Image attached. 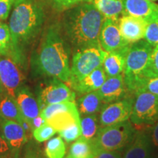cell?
<instances>
[{
	"label": "cell",
	"mask_w": 158,
	"mask_h": 158,
	"mask_svg": "<svg viewBox=\"0 0 158 158\" xmlns=\"http://www.w3.org/2000/svg\"><path fill=\"white\" fill-rule=\"evenodd\" d=\"M133 102V98H122L105 106L100 115L101 126L106 127L127 121L131 116Z\"/></svg>",
	"instance_id": "8"
},
{
	"label": "cell",
	"mask_w": 158,
	"mask_h": 158,
	"mask_svg": "<svg viewBox=\"0 0 158 158\" xmlns=\"http://www.w3.org/2000/svg\"><path fill=\"white\" fill-rule=\"evenodd\" d=\"M9 144L6 141L1 129L0 130V155H5V153H7L9 151Z\"/></svg>",
	"instance_id": "36"
},
{
	"label": "cell",
	"mask_w": 158,
	"mask_h": 158,
	"mask_svg": "<svg viewBox=\"0 0 158 158\" xmlns=\"http://www.w3.org/2000/svg\"><path fill=\"white\" fill-rule=\"evenodd\" d=\"M52 8L59 12H64L87 0H46Z\"/></svg>",
	"instance_id": "31"
},
{
	"label": "cell",
	"mask_w": 158,
	"mask_h": 158,
	"mask_svg": "<svg viewBox=\"0 0 158 158\" xmlns=\"http://www.w3.org/2000/svg\"><path fill=\"white\" fill-rule=\"evenodd\" d=\"M158 77V45L154 47L150 57L149 66L145 72L146 80Z\"/></svg>",
	"instance_id": "32"
},
{
	"label": "cell",
	"mask_w": 158,
	"mask_h": 158,
	"mask_svg": "<svg viewBox=\"0 0 158 158\" xmlns=\"http://www.w3.org/2000/svg\"><path fill=\"white\" fill-rule=\"evenodd\" d=\"M45 153L48 158H63L66 154V146L60 136L52 138L47 142Z\"/></svg>",
	"instance_id": "26"
},
{
	"label": "cell",
	"mask_w": 158,
	"mask_h": 158,
	"mask_svg": "<svg viewBox=\"0 0 158 158\" xmlns=\"http://www.w3.org/2000/svg\"><path fill=\"white\" fill-rule=\"evenodd\" d=\"M147 24L144 19L129 15H122L118 19V27L122 37L130 44L144 38Z\"/></svg>",
	"instance_id": "12"
},
{
	"label": "cell",
	"mask_w": 158,
	"mask_h": 158,
	"mask_svg": "<svg viewBox=\"0 0 158 158\" xmlns=\"http://www.w3.org/2000/svg\"><path fill=\"white\" fill-rule=\"evenodd\" d=\"M59 136L63 138L67 143H70V142L76 141L81 135V122L73 124L66 129L59 132Z\"/></svg>",
	"instance_id": "29"
},
{
	"label": "cell",
	"mask_w": 158,
	"mask_h": 158,
	"mask_svg": "<svg viewBox=\"0 0 158 158\" xmlns=\"http://www.w3.org/2000/svg\"><path fill=\"white\" fill-rule=\"evenodd\" d=\"M94 153V148L92 141L80 137L70 146L68 157L70 158H92Z\"/></svg>",
	"instance_id": "24"
},
{
	"label": "cell",
	"mask_w": 158,
	"mask_h": 158,
	"mask_svg": "<svg viewBox=\"0 0 158 158\" xmlns=\"http://www.w3.org/2000/svg\"><path fill=\"white\" fill-rule=\"evenodd\" d=\"M123 158H149L151 149L150 138L145 133H136L128 144Z\"/></svg>",
	"instance_id": "19"
},
{
	"label": "cell",
	"mask_w": 158,
	"mask_h": 158,
	"mask_svg": "<svg viewBox=\"0 0 158 158\" xmlns=\"http://www.w3.org/2000/svg\"><path fill=\"white\" fill-rule=\"evenodd\" d=\"M0 158H2V156H1V155H0Z\"/></svg>",
	"instance_id": "41"
},
{
	"label": "cell",
	"mask_w": 158,
	"mask_h": 158,
	"mask_svg": "<svg viewBox=\"0 0 158 158\" xmlns=\"http://www.w3.org/2000/svg\"><path fill=\"white\" fill-rule=\"evenodd\" d=\"M124 15L140 18L147 21L158 15V5L149 0H122Z\"/></svg>",
	"instance_id": "15"
},
{
	"label": "cell",
	"mask_w": 158,
	"mask_h": 158,
	"mask_svg": "<svg viewBox=\"0 0 158 158\" xmlns=\"http://www.w3.org/2000/svg\"><path fill=\"white\" fill-rule=\"evenodd\" d=\"M15 0H0V21H5L8 17Z\"/></svg>",
	"instance_id": "34"
},
{
	"label": "cell",
	"mask_w": 158,
	"mask_h": 158,
	"mask_svg": "<svg viewBox=\"0 0 158 158\" xmlns=\"http://www.w3.org/2000/svg\"><path fill=\"white\" fill-rule=\"evenodd\" d=\"M149 1H152V2H154V1H157V0H149Z\"/></svg>",
	"instance_id": "39"
},
{
	"label": "cell",
	"mask_w": 158,
	"mask_h": 158,
	"mask_svg": "<svg viewBox=\"0 0 158 158\" xmlns=\"http://www.w3.org/2000/svg\"><path fill=\"white\" fill-rule=\"evenodd\" d=\"M45 19L44 4L41 0H15L9 21L13 60L22 59L23 49L38 35Z\"/></svg>",
	"instance_id": "1"
},
{
	"label": "cell",
	"mask_w": 158,
	"mask_h": 158,
	"mask_svg": "<svg viewBox=\"0 0 158 158\" xmlns=\"http://www.w3.org/2000/svg\"><path fill=\"white\" fill-rule=\"evenodd\" d=\"M0 127L6 141L12 149L18 150L27 141V134L21 124L7 119L0 114Z\"/></svg>",
	"instance_id": "14"
},
{
	"label": "cell",
	"mask_w": 158,
	"mask_h": 158,
	"mask_svg": "<svg viewBox=\"0 0 158 158\" xmlns=\"http://www.w3.org/2000/svg\"><path fill=\"white\" fill-rule=\"evenodd\" d=\"M45 122L59 133L76 122H80L81 118L78 109H76L59 112L51 116Z\"/></svg>",
	"instance_id": "22"
},
{
	"label": "cell",
	"mask_w": 158,
	"mask_h": 158,
	"mask_svg": "<svg viewBox=\"0 0 158 158\" xmlns=\"http://www.w3.org/2000/svg\"><path fill=\"white\" fill-rule=\"evenodd\" d=\"M15 100L23 118L30 125L31 122L40 114L38 101L30 91L26 88L18 91Z\"/></svg>",
	"instance_id": "16"
},
{
	"label": "cell",
	"mask_w": 158,
	"mask_h": 158,
	"mask_svg": "<svg viewBox=\"0 0 158 158\" xmlns=\"http://www.w3.org/2000/svg\"><path fill=\"white\" fill-rule=\"evenodd\" d=\"M153 48L152 45L142 40L130 44L124 70V83L130 92L135 94L146 80L145 72L149 66Z\"/></svg>",
	"instance_id": "4"
},
{
	"label": "cell",
	"mask_w": 158,
	"mask_h": 158,
	"mask_svg": "<svg viewBox=\"0 0 158 158\" xmlns=\"http://www.w3.org/2000/svg\"><path fill=\"white\" fill-rule=\"evenodd\" d=\"M106 104L99 95L98 91L85 94L84 96L78 100L76 103L79 114L82 116L95 114L97 112L101 110Z\"/></svg>",
	"instance_id": "20"
},
{
	"label": "cell",
	"mask_w": 158,
	"mask_h": 158,
	"mask_svg": "<svg viewBox=\"0 0 158 158\" xmlns=\"http://www.w3.org/2000/svg\"><path fill=\"white\" fill-rule=\"evenodd\" d=\"M45 122H45V120L43 118V116L40 114L39 116H37V117H35L34 119L31 122L30 127H31V132H32L34 130L36 129V128L42 126L43 124H44L45 123Z\"/></svg>",
	"instance_id": "37"
},
{
	"label": "cell",
	"mask_w": 158,
	"mask_h": 158,
	"mask_svg": "<svg viewBox=\"0 0 158 158\" xmlns=\"http://www.w3.org/2000/svg\"><path fill=\"white\" fill-rule=\"evenodd\" d=\"M0 55H13V43L9 26L0 22Z\"/></svg>",
	"instance_id": "27"
},
{
	"label": "cell",
	"mask_w": 158,
	"mask_h": 158,
	"mask_svg": "<svg viewBox=\"0 0 158 158\" xmlns=\"http://www.w3.org/2000/svg\"><path fill=\"white\" fill-rule=\"evenodd\" d=\"M143 92H148L158 95V77L148 78L144 81L135 94Z\"/></svg>",
	"instance_id": "33"
},
{
	"label": "cell",
	"mask_w": 158,
	"mask_h": 158,
	"mask_svg": "<svg viewBox=\"0 0 158 158\" xmlns=\"http://www.w3.org/2000/svg\"><path fill=\"white\" fill-rule=\"evenodd\" d=\"M0 114L7 119L19 122L22 126L27 122L21 114L15 98L9 95L0 100Z\"/></svg>",
	"instance_id": "23"
},
{
	"label": "cell",
	"mask_w": 158,
	"mask_h": 158,
	"mask_svg": "<svg viewBox=\"0 0 158 158\" xmlns=\"http://www.w3.org/2000/svg\"><path fill=\"white\" fill-rule=\"evenodd\" d=\"M136 133L135 129L127 120L100 128L91 141L94 150L118 151L127 147Z\"/></svg>",
	"instance_id": "5"
},
{
	"label": "cell",
	"mask_w": 158,
	"mask_h": 158,
	"mask_svg": "<svg viewBox=\"0 0 158 158\" xmlns=\"http://www.w3.org/2000/svg\"><path fill=\"white\" fill-rule=\"evenodd\" d=\"M76 93L62 81L54 78L52 82L45 87L39 97V106L41 110L51 104L64 102H74Z\"/></svg>",
	"instance_id": "11"
},
{
	"label": "cell",
	"mask_w": 158,
	"mask_h": 158,
	"mask_svg": "<svg viewBox=\"0 0 158 158\" xmlns=\"http://www.w3.org/2000/svg\"><path fill=\"white\" fill-rule=\"evenodd\" d=\"M92 158H123L121 154L117 151H106L96 149Z\"/></svg>",
	"instance_id": "35"
},
{
	"label": "cell",
	"mask_w": 158,
	"mask_h": 158,
	"mask_svg": "<svg viewBox=\"0 0 158 158\" xmlns=\"http://www.w3.org/2000/svg\"><path fill=\"white\" fill-rule=\"evenodd\" d=\"M1 85H2V84H1V82H0V89H1Z\"/></svg>",
	"instance_id": "40"
},
{
	"label": "cell",
	"mask_w": 158,
	"mask_h": 158,
	"mask_svg": "<svg viewBox=\"0 0 158 158\" xmlns=\"http://www.w3.org/2000/svg\"><path fill=\"white\" fill-rule=\"evenodd\" d=\"M106 78L107 75L102 66H100L81 80L71 85V87L81 94L89 93L101 87Z\"/></svg>",
	"instance_id": "17"
},
{
	"label": "cell",
	"mask_w": 158,
	"mask_h": 158,
	"mask_svg": "<svg viewBox=\"0 0 158 158\" xmlns=\"http://www.w3.org/2000/svg\"><path fill=\"white\" fill-rule=\"evenodd\" d=\"M144 40L153 47L158 45V15L147 21Z\"/></svg>",
	"instance_id": "28"
},
{
	"label": "cell",
	"mask_w": 158,
	"mask_h": 158,
	"mask_svg": "<svg viewBox=\"0 0 158 158\" xmlns=\"http://www.w3.org/2000/svg\"><path fill=\"white\" fill-rule=\"evenodd\" d=\"M56 131L52 126L45 122L40 127L36 128L32 131L33 137L38 142H44L52 137Z\"/></svg>",
	"instance_id": "30"
},
{
	"label": "cell",
	"mask_w": 158,
	"mask_h": 158,
	"mask_svg": "<svg viewBox=\"0 0 158 158\" xmlns=\"http://www.w3.org/2000/svg\"><path fill=\"white\" fill-rule=\"evenodd\" d=\"M63 158H64V157H63ZM65 158H70V157H65Z\"/></svg>",
	"instance_id": "42"
},
{
	"label": "cell",
	"mask_w": 158,
	"mask_h": 158,
	"mask_svg": "<svg viewBox=\"0 0 158 158\" xmlns=\"http://www.w3.org/2000/svg\"><path fill=\"white\" fill-rule=\"evenodd\" d=\"M130 45V44L119 50L108 53L102 65L107 76H116L124 73L126 56Z\"/></svg>",
	"instance_id": "18"
},
{
	"label": "cell",
	"mask_w": 158,
	"mask_h": 158,
	"mask_svg": "<svg viewBox=\"0 0 158 158\" xmlns=\"http://www.w3.org/2000/svg\"><path fill=\"white\" fill-rule=\"evenodd\" d=\"M81 138L87 141H92L95 137L99 128L98 118L95 114L83 116L81 118Z\"/></svg>",
	"instance_id": "25"
},
{
	"label": "cell",
	"mask_w": 158,
	"mask_h": 158,
	"mask_svg": "<svg viewBox=\"0 0 158 158\" xmlns=\"http://www.w3.org/2000/svg\"><path fill=\"white\" fill-rule=\"evenodd\" d=\"M108 52L100 45L76 51L70 68V86L86 76L99 67L102 66Z\"/></svg>",
	"instance_id": "6"
},
{
	"label": "cell",
	"mask_w": 158,
	"mask_h": 158,
	"mask_svg": "<svg viewBox=\"0 0 158 158\" xmlns=\"http://www.w3.org/2000/svg\"><path fill=\"white\" fill-rule=\"evenodd\" d=\"M135 94L130 121L138 127L155 124L158 121V95L148 92Z\"/></svg>",
	"instance_id": "7"
},
{
	"label": "cell",
	"mask_w": 158,
	"mask_h": 158,
	"mask_svg": "<svg viewBox=\"0 0 158 158\" xmlns=\"http://www.w3.org/2000/svg\"><path fill=\"white\" fill-rule=\"evenodd\" d=\"M105 18L92 3L84 2L64 11L62 27L75 50L99 46V35Z\"/></svg>",
	"instance_id": "2"
},
{
	"label": "cell",
	"mask_w": 158,
	"mask_h": 158,
	"mask_svg": "<svg viewBox=\"0 0 158 158\" xmlns=\"http://www.w3.org/2000/svg\"><path fill=\"white\" fill-rule=\"evenodd\" d=\"M126 89H127L124 83V76L120 74L116 76L108 77L101 87L97 91L102 101L108 104L123 98Z\"/></svg>",
	"instance_id": "13"
},
{
	"label": "cell",
	"mask_w": 158,
	"mask_h": 158,
	"mask_svg": "<svg viewBox=\"0 0 158 158\" xmlns=\"http://www.w3.org/2000/svg\"><path fill=\"white\" fill-rule=\"evenodd\" d=\"M99 42L101 48L108 53L119 50L130 44L122 37L118 27V20L110 19H105L102 23Z\"/></svg>",
	"instance_id": "9"
},
{
	"label": "cell",
	"mask_w": 158,
	"mask_h": 158,
	"mask_svg": "<svg viewBox=\"0 0 158 158\" xmlns=\"http://www.w3.org/2000/svg\"><path fill=\"white\" fill-rule=\"evenodd\" d=\"M23 78L15 60L10 58L0 59V82L9 96L15 98Z\"/></svg>",
	"instance_id": "10"
},
{
	"label": "cell",
	"mask_w": 158,
	"mask_h": 158,
	"mask_svg": "<svg viewBox=\"0 0 158 158\" xmlns=\"http://www.w3.org/2000/svg\"><path fill=\"white\" fill-rule=\"evenodd\" d=\"M152 141L154 145L158 147V121L153 128L152 135Z\"/></svg>",
	"instance_id": "38"
},
{
	"label": "cell",
	"mask_w": 158,
	"mask_h": 158,
	"mask_svg": "<svg viewBox=\"0 0 158 158\" xmlns=\"http://www.w3.org/2000/svg\"><path fill=\"white\" fill-rule=\"evenodd\" d=\"M37 61L40 70L43 73L63 82H69V50L59 24H53L48 27L41 43Z\"/></svg>",
	"instance_id": "3"
},
{
	"label": "cell",
	"mask_w": 158,
	"mask_h": 158,
	"mask_svg": "<svg viewBox=\"0 0 158 158\" xmlns=\"http://www.w3.org/2000/svg\"><path fill=\"white\" fill-rule=\"evenodd\" d=\"M92 3L105 19L118 20L124 15L122 0H87Z\"/></svg>",
	"instance_id": "21"
}]
</instances>
